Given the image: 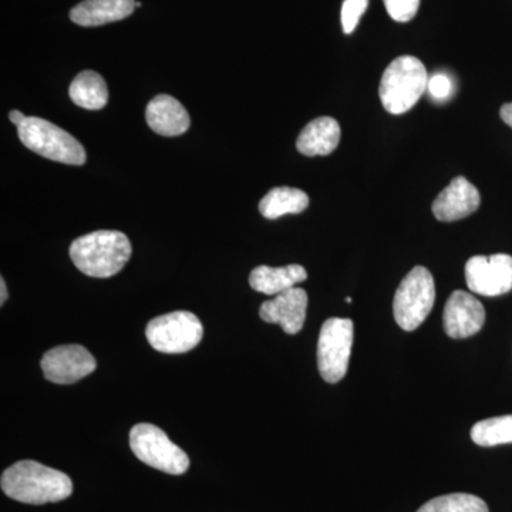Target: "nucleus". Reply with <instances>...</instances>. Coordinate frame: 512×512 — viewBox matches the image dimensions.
Instances as JSON below:
<instances>
[{
  "label": "nucleus",
  "mask_w": 512,
  "mask_h": 512,
  "mask_svg": "<svg viewBox=\"0 0 512 512\" xmlns=\"http://www.w3.org/2000/svg\"><path fill=\"white\" fill-rule=\"evenodd\" d=\"M3 493L23 504L59 503L73 493V483L67 474L37 463L23 460L3 471Z\"/></svg>",
  "instance_id": "nucleus-1"
},
{
  "label": "nucleus",
  "mask_w": 512,
  "mask_h": 512,
  "mask_svg": "<svg viewBox=\"0 0 512 512\" xmlns=\"http://www.w3.org/2000/svg\"><path fill=\"white\" fill-rule=\"evenodd\" d=\"M131 252L130 239L123 232L103 229L77 238L70 247V258L84 275L110 278L126 266Z\"/></svg>",
  "instance_id": "nucleus-2"
},
{
  "label": "nucleus",
  "mask_w": 512,
  "mask_h": 512,
  "mask_svg": "<svg viewBox=\"0 0 512 512\" xmlns=\"http://www.w3.org/2000/svg\"><path fill=\"white\" fill-rule=\"evenodd\" d=\"M429 73L421 60L414 56H400L384 70L380 80L379 96L390 114L407 113L427 92Z\"/></svg>",
  "instance_id": "nucleus-3"
},
{
  "label": "nucleus",
  "mask_w": 512,
  "mask_h": 512,
  "mask_svg": "<svg viewBox=\"0 0 512 512\" xmlns=\"http://www.w3.org/2000/svg\"><path fill=\"white\" fill-rule=\"evenodd\" d=\"M19 138L29 150L57 163L83 165L86 150L63 128L40 117H28L18 128Z\"/></svg>",
  "instance_id": "nucleus-4"
},
{
  "label": "nucleus",
  "mask_w": 512,
  "mask_h": 512,
  "mask_svg": "<svg viewBox=\"0 0 512 512\" xmlns=\"http://www.w3.org/2000/svg\"><path fill=\"white\" fill-rule=\"evenodd\" d=\"M436 302V284L429 269L416 266L397 288L393 301L394 319L406 332L423 325Z\"/></svg>",
  "instance_id": "nucleus-5"
},
{
  "label": "nucleus",
  "mask_w": 512,
  "mask_h": 512,
  "mask_svg": "<svg viewBox=\"0 0 512 512\" xmlns=\"http://www.w3.org/2000/svg\"><path fill=\"white\" fill-rule=\"evenodd\" d=\"M130 447L138 460L171 476H181L190 468V458L183 448L154 424H136L130 431Z\"/></svg>",
  "instance_id": "nucleus-6"
},
{
  "label": "nucleus",
  "mask_w": 512,
  "mask_h": 512,
  "mask_svg": "<svg viewBox=\"0 0 512 512\" xmlns=\"http://www.w3.org/2000/svg\"><path fill=\"white\" fill-rule=\"evenodd\" d=\"M204 335L201 320L194 313L177 311L158 316L148 323L146 338L154 349L167 355L197 348Z\"/></svg>",
  "instance_id": "nucleus-7"
},
{
  "label": "nucleus",
  "mask_w": 512,
  "mask_h": 512,
  "mask_svg": "<svg viewBox=\"0 0 512 512\" xmlns=\"http://www.w3.org/2000/svg\"><path fill=\"white\" fill-rule=\"evenodd\" d=\"M353 338L352 320L330 318L323 323L318 340V369L325 382L338 383L348 373Z\"/></svg>",
  "instance_id": "nucleus-8"
},
{
  "label": "nucleus",
  "mask_w": 512,
  "mask_h": 512,
  "mask_svg": "<svg viewBox=\"0 0 512 512\" xmlns=\"http://www.w3.org/2000/svg\"><path fill=\"white\" fill-rule=\"evenodd\" d=\"M466 282L471 292L488 296V298L511 292L512 256L508 254L473 256L466 264Z\"/></svg>",
  "instance_id": "nucleus-9"
},
{
  "label": "nucleus",
  "mask_w": 512,
  "mask_h": 512,
  "mask_svg": "<svg viewBox=\"0 0 512 512\" xmlns=\"http://www.w3.org/2000/svg\"><path fill=\"white\" fill-rule=\"evenodd\" d=\"M40 366L49 382L73 384L92 375L97 362L92 353L83 346L64 345L46 352Z\"/></svg>",
  "instance_id": "nucleus-10"
},
{
  "label": "nucleus",
  "mask_w": 512,
  "mask_h": 512,
  "mask_svg": "<svg viewBox=\"0 0 512 512\" xmlns=\"http://www.w3.org/2000/svg\"><path fill=\"white\" fill-rule=\"evenodd\" d=\"M484 323L485 309L476 296L464 291L451 293L443 313V326L448 338H470L483 329Z\"/></svg>",
  "instance_id": "nucleus-11"
},
{
  "label": "nucleus",
  "mask_w": 512,
  "mask_h": 512,
  "mask_svg": "<svg viewBox=\"0 0 512 512\" xmlns=\"http://www.w3.org/2000/svg\"><path fill=\"white\" fill-rule=\"evenodd\" d=\"M308 309V293L305 289L295 288L279 293L271 301L262 303L259 316L266 323H276L288 335H296L305 325Z\"/></svg>",
  "instance_id": "nucleus-12"
},
{
  "label": "nucleus",
  "mask_w": 512,
  "mask_h": 512,
  "mask_svg": "<svg viewBox=\"0 0 512 512\" xmlns=\"http://www.w3.org/2000/svg\"><path fill=\"white\" fill-rule=\"evenodd\" d=\"M480 202V192L477 188L467 178L457 177L437 195L431 210L437 220L454 222L476 212Z\"/></svg>",
  "instance_id": "nucleus-13"
},
{
  "label": "nucleus",
  "mask_w": 512,
  "mask_h": 512,
  "mask_svg": "<svg viewBox=\"0 0 512 512\" xmlns=\"http://www.w3.org/2000/svg\"><path fill=\"white\" fill-rule=\"evenodd\" d=\"M146 120L151 130L165 137L181 136L191 126L190 116L183 104L168 94H160L148 103Z\"/></svg>",
  "instance_id": "nucleus-14"
},
{
  "label": "nucleus",
  "mask_w": 512,
  "mask_h": 512,
  "mask_svg": "<svg viewBox=\"0 0 512 512\" xmlns=\"http://www.w3.org/2000/svg\"><path fill=\"white\" fill-rule=\"evenodd\" d=\"M134 9L136 0H84L74 6L70 19L76 25L92 28L126 19Z\"/></svg>",
  "instance_id": "nucleus-15"
},
{
  "label": "nucleus",
  "mask_w": 512,
  "mask_h": 512,
  "mask_svg": "<svg viewBox=\"0 0 512 512\" xmlns=\"http://www.w3.org/2000/svg\"><path fill=\"white\" fill-rule=\"evenodd\" d=\"M340 126L332 117L311 121L296 141L299 153L306 157L329 156L339 146Z\"/></svg>",
  "instance_id": "nucleus-16"
},
{
  "label": "nucleus",
  "mask_w": 512,
  "mask_h": 512,
  "mask_svg": "<svg viewBox=\"0 0 512 512\" xmlns=\"http://www.w3.org/2000/svg\"><path fill=\"white\" fill-rule=\"evenodd\" d=\"M308 279V272L302 265L292 264L282 268L261 265L249 275V285L256 292L265 295H279V293L295 288Z\"/></svg>",
  "instance_id": "nucleus-17"
},
{
  "label": "nucleus",
  "mask_w": 512,
  "mask_h": 512,
  "mask_svg": "<svg viewBox=\"0 0 512 512\" xmlns=\"http://www.w3.org/2000/svg\"><path fill=\"white\" fill-rule=\"evenodd\" d=\"M309 207V197L298 188H274L259 202V212L268 220H278L288 214H301Z\"/></svg>",
  "instance_id": "nucleus-18"
},
{
  "label": "nucleus",
  "mask_w": 512,
  "mask_h": 512,
  "mask_svg": "<svg viewBox=\"0 0 512 512\" xmlns=\"http://www.w3.org/2000/svg\"><path fill=\"white\" fill-rule=\"evenodd\" d=\"M70 99L74 104L86 110H101L109 101V89L103 77L93 70H84L77 74L70 84Z\"/></svg>",
  "instance_id": "nucleus-19"
},
{
  "label": "nucleus",
  "mask_w": 512,
  "mask_h": 512,
  "mask_svg": "<svg viewBox=\"0 0 512 512\" xmlns=\"http://www.w3.org/2000/svg\"><path fill=\"white\" fill-rule=\"evenodd\" d=\"M471 440L480 447L512 443V414L478 421L471 429Z\"/></svg>",
  "instance_id": "nucleus-20"
},
{
  "label": "nucleus",
  "mask_w": 512,
  "mask_h": 512,
  "mask_svg": "<svg viewBox=\"0 0 512 512\" xmlns=\"http://www.w3.org/2000/svg\"><path fill=\"white\" fill-rule=\"evenodd\" d=\"M417 512H490L487 504L473 494H447L421 505Z\"/></svg>",
  "instance_id": "nucleus-21"
},
{
  "label": "nucleus",
  "mask_w": 512,
  "mask_h": 512,
  "mask_svg": "<svg viewBox=\"0 0 512 512\" xmlns=\"http://www.w3.org/2000/svg\"><path fill=\"white\" fill-rule=\"evenodd\" d=\"M367 6H369V0H345L343 2L340 19H342V28L346 35H350L357 28L360 18L365 15Z\"/></svg>",
  "instance_id": "nucleus-22"
},
{
  "label": "nucleus",
  "mask_w": 512,
  "mask_h": 512,
  "mask_svg": "<svg viewBox=\"0 0 512 512\" xmlns=\"http://www.w3.org/2000/svg\"><path fill=\"white\" fill-rule=\"evenodd\" d=\"M387 13L396 22H410L417 15L420 0H383Z\"/></svg>",
  "instance_id": "nucleus-23"
},
{
  "label": "nucleus",
  "mask_w": 512,
  "mask_h": 512,
  "mask_svg": "<svg viewBox=\"0 0 512 512\" xmlns=\"http://www.w3.org/2000/svg\"><path fill=\"white\" fill-rule=\"evenodd\" d=\"M431 99L437 101L447 100L453 93V80L444 73H436L429 77V86H427Z\"/></svg>",
  "instance_id": "nucleus-24"
},
{
  "label": "nucleus",
  "mask_w": 512,
  "mask_h": 512,
  "mask_svg": "<svg viewBox=\"0 0 512 512\" xmlns=\"http://www.w3.org/2000/svg\"><path fill=\"white\" fill-rule=\"evenodd\" d=\"M501 119L512 128V103L504 104L500 110Z\"/></svg>",
  "instance_id": "nucleus-25"
},
{
  "label": "nucleus",
  "mask_w": 512,
  "mask_h": 512,
  "mask_svg": "<svg viewBox=\"0 0 512 512\" xmlns=\"http://www.w3.org/2000/svg\"><path fill=\"white\" fill-rule=\"evenodd\" d=\"M28 119V117L25 116V114L20 113L18 110H12L9 113V120L12 121L13 124H15L16 127H20L23 124V121Z\"/></svg>",
  "instance_id": "nucleus-26"
},
{
  "label": "nucleus",
  "mask_w": 512,
  "mask_h": 512,
  "mask_svg": "<svg viewBox=\"0 0 512 512\" xmlns=\"http://www.w3.org/2000/svg\"><path fill=\"white\" fill-rule=\"evenodd\" d=\"M8 299V289H6L5 279H0V303H5Z\"/></svg>",
  "instance_id": "nucleus-27"
},
{
  "label": "nucleus",
  "mask_w": 512,
  "mask_h": 512,
  "mask_svg": "<svg viewBox=\"0 0 512 512\" xmlns=\"http://www.w3.org/2000/svg\"><path fill=\"white\" fill-rule=\"evenodd\" d=\"M345 301L348 303H352V298H346Z\"/></svg>",
  "instance_id": "nucleus-28"
}]
</instances>
